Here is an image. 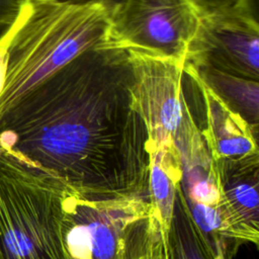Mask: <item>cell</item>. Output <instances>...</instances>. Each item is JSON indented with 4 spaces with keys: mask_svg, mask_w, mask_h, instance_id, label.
<instances>
[{
    "mask_svg": "<svg viewBox=\"0 0 259 259\" xmlns=\"http://www.w3.org/2000/svg\"><path fill=\"white\" fill-rule=\"evenodd\" d=\"M132 82L125 49L84 52L0 118V149L85 200L150 195L149 138Z\"/></svg>",
    "mask_w": 259,
    "mask_h": 259,
    "instance_id": "6da1fadb",
    "label": "cell"
},
{
    "mask_svg": "<svg viewBox=\"0 0 259 259\" xmlns=\"http://www.w3.org/2000/svg\"><path fill=\"white\" fill-rule=\"evenodd\" d=\"M110 26L111 10L102 3L21 0L15 19L5 29L0 118L72 60L107 42Z\"/></svg>",
    "mask_w": 259,
    "mask_h": 259,
    "instance_id": "7a4b0ae2",
    "label": "cell"
},
{
    "mask_svg": "<svg viewBox=\"0 0 259 259\" xmlns=\"http://www.w3.org/2000/svg\"><path fill=\"white\" fill-rule=\"evenodd\" d=\"M69 187L2 151L0 259H66L62 220Z\"/></svg>",
    "mask_w": 259,
    "mask_h": 259,
    "instance_id": "3957f363",
    "label": "cell"
},
{
    "mask_svg": "<svg viewBox=\"0 0 259 259\" xmlns=\"http://www.w3.org/2000/svg\"><path fill=\"white\" fill-rule=\"evenodd\" d=\"M163 227L150 195L89 201L69 190L62 241L66 259H140Z\"/></svg>",
    "mask_w": 259,
    "mask_h": 259,
    "instance_id": "277c9868",
    "label": "cell"
},
{
    "mask_svg": "<svg viewBox=\"0 0 259 259\" xmlns=\"http://www.w3.org/2000/svg\"><path fill=\"white\" fill-rule=\"evenodd\" d=\"M132 66V103L146 126L149 144L172 143L180 158L205 145L184 93V63L140 50H126Z\"/></svg>",
    "mask_w": 259,
    "mask_h": 259,
    "instance_id": "5b68a950",
    "label": "cell"
},
{
    "mask_svg": "<svg viewBox=\"0 0 259 259\" xmlns=\"http://www.w3.org/2000/svg\"><path fill=\"white\" fill-rule=\"evenodd\" d=\"M201 15L194 0H123L111 13L106 44L185 63Z\"/></svg>",
    "mask_w": 259,
    "mask_h": 259,
    "instance_id": "8992f818",
    "label": "cell"
},
{
    "mask_svg": "<svg viewBox=\"0 0 259 259\" xmlns=\"http://www.w3.org/2000/svg\"><path fill=\"white\" fill-rule=\"evenodd\" d=\"M185 63L258 81V18L240 8L202 12Z\"/></svg>",
    "mask_w": 259,
    "mask_h": 259,
    "instance_id": "52a82bcc",
    "label": "cell"
},
{
    "mask_svg": "<svg viewBox=\"0 0 259 259\" xmlns=\"http://www.w3.org/2000/svg\"><path fill=\"white\" fill-rule=\"evenodd\" d=\"M218 211L227 239L236 247L259 243V153L211 160Z\"/></svg>",
    "mask_w": 259,
    "mask_h": 259,
    "instance_id": "ba28073f",
    "label": "cell"
},
{
    "mask_svg": "<svg viewBox=\"0 0 259 259\" xmlns=\"http://www.w3.org/2000/svg\"><path fill=\"white\" fill-rule=\"evenodd\" d=\"M184 72L194 83L203 103L204 126L201 133L211 160L238 158L259 153L258 130L231 110L192 72Z\"/></svg>",
    "mask_w": 259,
    "mask_h": 259,
    "instance_id": "9c48e42d",
    "label": "cell"
},
{
    "mask_svg": "<svg viewBox=\"0 0 259 259\" xmlns=\"http://www.w3.org/2000/svg\"><path fill=\"white\" fill-rule=\"evenodd\" d=\"M221 101L253 128L259 125V82L233 76L212 68L184 63Z\"/></svg>",
    "mask_w": 259,
    "mask_h": 259,
    "instance_id": "30bf717a",
    "label": "cell"
},
{
    "mask_svg": "<svg viewBox=\"0 0 259 259\" xmlns=\"http://www.w3.org/2000/svg\"><path fill=\"white\" fill-rule=\"evenodd\" d=\"M149 151L150 196L166 231L172 215L175 192L182 179L181 158L172 143L149 144Z\"/></svg>",
    "mask_w": 259,
    "mask_h": 259,
    "instance_id": "8fae6325",
    "label": "cell"
},
{
    "mask_svg": "<svg viewBox=\"0 0 259 259\" xmlns=\"http://www.w3.org/2000/svg\"><path fill=\"white\" fill-rule=\"evenodd\" d=\"M165 241L168 259H218L190 213L181 183L175 192Z\"/></svg>",
    "mask_w": 259,
    "mask_h": 259,
    "instance_id": "7c38bea8",
    "label": "cell"
},
{
    "mask_svg": "<svg viewBox=\"0 0 259 259\" xmlns=\"http://www.w3.org/2000/svg\"><path fill=\"white\" fill-rule=\"evenodd\" d=\"M194 1L202 12L227 10V9H234V8H240L250 12L247 8L246 0H194Z\"/></svg>",
    "mask_w": 259,
    "mask_h": 259,
    "instance_id": "4fadbf2b",
    "label": "cell"
},
{
    "mask_svg": "<svg viewBox=\"0 0 259 259\" xmlns=\"http://www.w3.org/2000/svg\"><path fill=\"white\" fill-rule=\"evenodd\" d=\"M20 2V0H0V33L15 19Z\"/></svg>",
    "mask_w": 259,
    "mask_h": 259,
    "instance_id": "5bb4252c",
    "label": "cell"
},
{
    "mask_svg": "<svg viewBox=\"0 0 259 259\" xmlns=\"http://www.w3.org/2000/svg\"><path fill=\"white\" fill-rule=\"evenodd\" d=\"M140 259H168L163 227L158 231L151 246Z\"/></svg>",
    "mask_w": 259,
    "mask_h": 259,
    "instance_id": "9a60e30c",
    "label": "cell"
},
{
    "mask_svg": "<svg viewBox=\"0 0 259 259\" xmlns=\"http://www.w3.org/2000/svg\"><path fill=\"white\" fill-rule=\"evenodd\" d=\"M8 37L6 30L0 33V94L3 89L5 72H6V55H7Z\"/></svg>",
    "mask_w": 259,
    "mask_h": 259,
    "instance_id": "2e32d148",
    "label": "cell"
},
{
    "mask_svg": "<svg viewBox=\"0 0 259 259\" xmlns=\"http://www.w3.org/2000/svg\"><path fill=\"white\" fill-rule=\"evenodd\" d=\"M58 1L71 2V3H102L107 7H109V9L112 12L123 0H58Z\"/></svg>",
    "mask_w": 259,
    "mask_h": 259,
    "instance_id": "e0dca14e",
    "label": "cell"
},
{
    "mask_svg": "<svg viewBox=\"0 0 259 259\" xmlns=\"http://www.w3.org/2000/svg\"><path fill=\"white\" fill-rule=\"evenodd\" d=\"M1 155H2V150L0 149V158H1Z\"/></svg>",
    "mask_w": 259,
    "mask_h": 259,
    "instance_id": "ac0fdd59",
    "label": "cell"
}]
</instances>
